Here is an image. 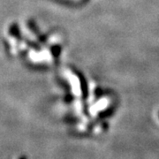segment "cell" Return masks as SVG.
<instances>
[]
</instances>
